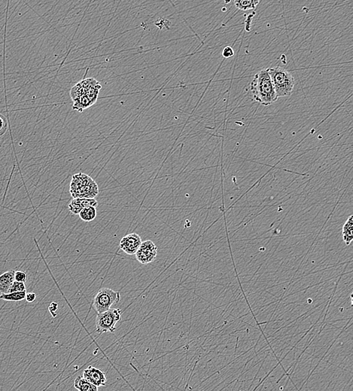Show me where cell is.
<instances>
[{"mask_svg":"<svg viewBox=\"0 0 353 391\" xmlns=\"http://www.w3.org/2000/svg\"><path fill=\"white\" fill-rule=\"evenodd\" d=\"M250 89L254 100L264 107L273 104L278 99L267 70H261L255 75Z\"/></svg>","mask_w":353,"mask_h":391,"instance_id":"obj_1","label":"cell"},{"mask_svg":"<svg viewBox=\"0 0 353 391\" xmlns=\"http://www.w3.org/2000/svg\"><path fill=\"white\" fill-rule=\"evenodd\" d=\"M70 192L73 198H95L99 194V187L92 178L78 173L72 178Z\"/></svg>","mask_w":353,"mask_h":391,"instance_id":"obj_2","label":"cell"},{"mask_svg":"<svg viewBox=\"0 0 353 391\" xmlns=\"http://www.w3.org/2000/svg\"><path fill=\"white\" fill-rule=\"evenodd\" d=\"M272 79L276 93L279 97L290 96L295 88V78L290 71L281 67L267 69Z\"/></svg>","mask_w":353,"mask_h":391,"instance_id":"obj_3","label":"cell"},{"mask_svg":"<svg viewBox=\"0 0 353 391\" xmlns=\"http://www.w3.org/2000/svg\"><path fill=\"white\" fill-rule=\"evenodd\" d=\"M122 311L119 308H110L96 316V331L99 333H114L117 323L121 320Z\"/></svg>","mask_w":353,"mask_h":391,"instance_id":"obj_4","label":"cell"},{"mask_svg":"<svg viewBox=\"0 0 353 391\" xmlns=\"http://www.w3.org/2000/svg\"><path fill=\"white\" fill-rule=\"evenodd\" d=\"M121 301L119 292L114 291L110 288H102L96 293L93 300V307L98 314L106 312L111 308L114 304Z\"/></svg>","mask_w":353,"mask_h":391,"instance_id":"obj_5","label":"cell"},{"mask_svg":"<svg viewBox=\"0 0 353 391\" xmlns=\"http://www.w3.org/2000/svg\"><path fill=\"white\" fill-rule=\"evenodd\" d=\"M158 252V247L152 241L147 240L142 242L135 255L140 264L146 265L154 261Z\"/></svg>","mask_w":353,"mask_h":391,"instance_id":"obj_6","label":"cell"},{"mask_svg":"<svg viewBox=\"0 0 353 391\" xmlns=\"http://www.w3.org/2000/svg\"><path fill=\"white\" fill-rule=\"evenodd\" d=\"M142 239L137 233H130L125 235L120 241V248L128 255H134L141 245Z\"/></svg>","mask_w":353,"mask_h":391,"instance_id":"obj_7","label":"cell"},{"mask_svg":"<svg viewBox=\"0 0 353 391\" xmlns=\"http://www.w3.org/2000/svg\"><path fill=\"white\" fill-rule=\"evenodd\" d=\"M82 376L98 388L105 386L107 381L106 373L94 366H89L88 369L84 370Z\"/></svg>","mask_w":353,"mask_h":391,"instance_id":"obj_8","label":"cell"},{"mask_svg":"<svg viewBox=\"0 0 353 391\" xmlns=\"http://www.w3.org/2000/svg\"><path fill=\"white\" fill-rule=\"evenodd\" d=\"M97 205L98 202L95 198H73L68 205V209L73 214H78L84 208L87 206L96 207Z\"/></svg>","mask_w":353,"mask_h":391,"instance_id":"obj_9","label":"cell"},{"mask_svg":"<svg viewBox=\"0 0 353 391\" xmlns=\"http://www.w3.org/2000/svg\"><path fill=\"white\" fill-rule=\"evenodd\" d=\"M15 271L9 270L0 275V293H9L11 285L15 282Z\"/></svg>","mask_w":353,"mask_h":391,"instance_id":"obj_10","label":"cell"},{"mask_svg":"<svg viewBox=\"0 0 353 391\" xmlns=\"http://www.w3.org/2000/svg\"><path fill=\"white\" fill-rule=\"evenodd\" d=\"M73 385L75 388L80 391H96L98 390V387L95 386L94 385L89 382L83 376L77 377L76 379L73 383Z\"/></svg>","mask_w":353,"mask_h":391,"instance_id":"obj_11","label":"cell"},{"mask_svg":"<svg viewBox=\"0 0 353 391\" xmlns=\"http://www.w3.org/2000/svg\"><path fill=\"white\" fill-rule=\"evenodd\" d=\"M260 0H234L237 9L241 11L253 10L259 5Z\"/></svg>","mask_w":353,"mask_h":391,"instance_id":"obj_12","label":"cell"},{"mask_svg":"<svg viewBox=\"0 0 353 391\" xmlns=\"http://www.w3.org/2000/svg\"><path fill=\"white\" fill-rule=\"evenodd\" d=\"M353 216L350 215L347 219V222L345 223L343 228V239L347 246L350 245L353 240Z\"/></svg>","mask_w":353,"mask_h":391,"instance_id":"obj_13","label":"cell"},{"mask_svg":"<svg viewBox=\"0 0 353 391\" xmlns=\"http://www.w3.org/2000/svg\"><path fill=\"white\" fill-rule=\"evenodd\" d=\"M96 214H97V211H96V207L94 206H87L84 208L80 212L79 215L80 218L85 222H92L96 218Z\"/></svg>","mask_w":353,"mask_h":391,"instance_id":"obj_14","label":"cell"},{"mask_svg":"<svg viewBox=\"0 0 353 391\" xmlns=\"http://www.w3.org/2000/svg\"><path fill=\"white\" fill-rule=\"evenodd\" d=\"M27 290L24 291L12 292V293H2L0 295L1 300L5 301H13V302H19L25 299Z\"/></svg>","mask_w":353,"mask_h":391,"instance_id":"obj_15","label":"cell"},{"mask_svg":"<svg viewBox=\"0 0 353 391\" xmlns=\"http://www.w3.org/2000/svg\"><path fill=\"white\" fill-rule=\"evenodd\" d=\"M24 290H27L25 283H24V282H17V281H15V282L12 283V284L11 285L10 288H9V293H12V292L24 291Z\"/></svg>","mask_w":353,"mask_h":391,"instance_id":"obj_16","label":"cell"},{"mask_svg":"<svg viewBox=\"0 0 353 391\" xmlns=\"http://www.w3.org/2000/svg\"><path fill=\"white\" fill-rule=\"evenodd\" d=\"M27 279H28V275H27V272L21 270L15 271V281L20 282H24V283H25L27 281Z\"/></svg>","mask_w":353,"mask_h":391,"instance_id":"obj_17","label":"cell"},{"mask_svg":"<svg viewBox=\"0 0 353 391\" xmlns=\"http://www.w3.org/2000/svg\"><path fill=\"white\" fill-rule=\"evenodd\" d=\"M8 129V122L5 116L0 114V136H3Z\"/></svg>","mask_w":353,"mask_h":391,"instance_id":"obj_18","label":"cell"},{"mask_svg":"<svg viewBox=\"0 0 353 391\" xmlns=\"http://www.w3.org/2000/svg\"><path fill=\"white\" fill-rule=\"evenodd\" d=\"M48 310H49L51 315H52L53 318H56V315H57V311H58V303L55 302V301L51 302L49 307H48Z\"/></svg>","mask_w":353,"mask_h":391,"instance_id":"obj_19","label":"cell"},{"mask_svg":"<svg viewBox=\"0 0 353 391\" xmlns=\"http://www.w3.org/2000/svg\"><path fill=\"white\" fill-rule=\"evenodd\" d=\"M223 56L225 58H230L234 56V51L231 47L227 46L223 49Z\"/></svg>","mask_w":353,"mask_h":391,"instance_id":"obj_20","label":"cell"},{"mask_svg":"<svg viewBox=\"0 0 353 391\" xmlns=\"http://www.w3.org/2000/svg\"><path fill=\"white\" fill-rule=\"evenodd\" d=\"M27 302H34L37 299V294L34 292H30V293H27L25 297Z\"/></svg>","mask_w":353,"mask_h":391,"instance_id":"obj_21","label":"cell"}]
</instances>
